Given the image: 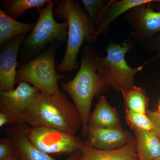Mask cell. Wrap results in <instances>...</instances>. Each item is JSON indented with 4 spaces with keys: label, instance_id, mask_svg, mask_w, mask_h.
<instances>
[{
    "label": "cell",
    "instance_id": "d6986e66",
    "mask_svg": "<svg viewBox=\"0 0 160 160\" xmlns=\"http://www.w3.org/2000/svg\"><path fill=\"white\" fill-rule=\"evenodd\" d=\"M50 0H3L1 3L3 11L15 19L24 15L26 11L31 8L41 9Z\"/></svg>",
    "mask_w": 160,
    "mask_h": 160
},
{
    "label": "cell",
    "instance_id": "7c38bea8",
    "mask_svg": "<svg viewBox=\"0 0 160 160\" xmlns=\"http://www.w3.org/2000/svg\"><path fill=\"white\" fill-rule=\"evenodd\" d=\"M151 3L136 6L128 11L127 20L140 38H152L155 34L160 32V11H154Z\"/></svg>",
    "mask_w": 160,
    "mask_h": 160
},
{
    "label": "cell",
    "instance_id": "6da1fadb",
    "mask_svg": "<svg viewBox=\"0 0 160 160\" xmlns=\"http://www.w3.org/2000/svg\"><path fill=\"white\" fill-rule=\"evenodd\" d=\"M21 124L54 128L74 135L82 127L77 108L60 90L53 94L40 92L23 114Z\"/></svg>",
    "mask_w": 160,
    "mask_h": 160
},
{
    "label": "cell",
    "instance_id": "603a6c76",
    "mask_svg": "<svg viewBox=\"0 0 160 160\" xmlns=\"http://www.w3.org/2000/svg\"><path fill=\"white\" fill-rule=\"evenodd\" d=\"M146 115L151 120L153 126L152 131L155 132L160 141V113L158 112L147 110Z\"/></svg>",
    "mask_w": 160,
    "mask_h": 160
},
{
    "label": "cell",
    "instance_id": "52a82bcc",
    "mask_svg": "<svg viewBox=\"0 0 160 160\" xmlns=\"http://www.w3.org/2000/svg\"><path fill=\"white\" fill-rule=\"evenodd\" d=\"M26 132L33 146L49 155H70L81 150L83 142L74 135L45 126L26 124Z\"/></svg>",
    "mask_w": 160,
    "mask_h": 160
},
{
    "label": "cell",
    "instance_id": "30bf717a",
    "mask_svg": "<svg viewBox=\"0 0 160 160\" xmlns=\"http://www.w3.org/2000/svg\"><path fill=\"white\" fill-rule=\"evenodd\" d=\"M26 34L18 36L2 47L0 53V91L14 89L18 66V52Z\"/></svg>",
    "mask_w": 160,
    "mask_h": 160
},
{
    "label": "cell",
    "instance_id": "5bb4252c",
    "mask_svg": "<svg viewBox=\"0 0 160 160\" xmlns=\"http://www.w3.org/2000/svg\"><path fill=\"white\" fill-rule=\"evenodd\" d=\"M88 126L99 128H122L117 111L103 96L100 97L94 110L90 113Z\"/></svg>",
    "mask_w": 160,
    "mask_h": 160
},
{
    "label": "cell",
    "instance_id": "4316f807",
    "mask_svg": "<svg viewBox=\"0 0 160 160\" xmlns=\"http://www.w3.org/2000/svg\"><path fill=\"white\" fill-rule=\"evenodd\" d=\"M158 112H159L160 113V102L159 103V105L158 106Z\"/></svg>",
    "mask_w": 160,
    "mask_h": 160
},
{
    "label": "cell",
    "instance_id": "7a4b0ae2",
    "mask_svg": "<svg viewBox=\"0 0 160 160\" xmlns=\"http://www.w3.org/2000/svg\"><path fill=\"white\" fill-rule=\"evenodd\" d=\"M91 52L86 51L81 59V66L73 79L61 85L67 92L77 108L82 123V134L87 136L88 122L92 100L109 86L98 72L97 58Z\"/></svg>",
    "mask_w": 160,
    "mask_h": 160
},
{
    "label": "cell",
    "instance_id": "484cf974",
    "mask_svg": "<svg viewBox=\"0 0 160 160\" xmlns=\"http://www.w3.org/2000/svg\"><path fill=\"white\" fill-rule=\"evenodd\" d=\"M4 160H19L18 158L16 156H14L12 157L9 158L7 159Z\"/></svg>",
    "mask_w": 160,
    "mask_h": 160
},
{
    "label": "cell",
    "instance_id": "d4e9b609",
    "mask_svg": "<svg viewBox=\"0 0 160 160\" xmlns=\"http://www.w3.org/2000/svg\"><path fill=\"white\" fill-rule=\"evenodd\" d=\"M9 118L5 113L0 112V127L2 128L6 124H10Z\"/></svg>",
    "mask_w": 160,
    "mask_h": 160
},
{
    "label": "cell",
    "instance_id": "7402d4cb",
    "mask_svg": "<svg viewBox=\"0 0 160 160\" xmlns=\"http://www.w3.org/2000/svg\"><path fill=\"white\" fill-rule=\"evenodd\" d=\"M15 156L14 146L9 137L0 140V160H4Z\"/></svg>",
    "mask_w": 160,
    "mask_h": 160
},
{
    "label": "cell",
    "instance_id": "ffe728a7",
    "mask_svg": "<svg viewBox=\"0 0 160 160\" xmlns=\"http://www.w3.org/2000/svg\"><path fill=\"white\" fill-rule=\"evenodd\" d=\"M112 1L105 4L102 0H82L84 9L96 27L100 22L109 8Z\"/></svg>",
    "mask_w": 160,
    "mask_h": 160
},
{
    "label": "cell",
    "instance_id": "cb8c5ba5",
    "mask_svg": "<svg viewBox=\"0 0 160 160\" xmlns=\"http://www.w3.org/2000/svg\"><path fill=\"white\" fill-rule=\"evenodd\" d=\"M151 47L156 52L154 59L160 58V34L155 36L150 40Z\"/></svg>",
    "mask_w": 160,
    "mask_h": 160
},
{
    "label": "cell",
    "instance_id": "3957f363",
    "mask_svg": "<svg viewBox=\"0 0 160 160\" xmlns=\"http://www.w3.org/2000/svg\"><path fill=\"white\" fill-rule=\"evenodd\" d=\"M53 14L68 21L69 24L66 51L57 69L61 72H70L78 69L77 58L80 48L85 39L91 42L96 26L87 13L71 0L58 1Z\"/></svg>",
    "mask_w": 160,
    "mask_h": 160
},
{
    "label": "cell",
    "instance_id": "9c48e42d",
    "mask_svg": "<svg viewBox=\"0 0 160 160\" xmlns=\"http://www.w3.org/2000/svg\"><path fill=\"white\" fill-rule=\"evenodd\" d=\"M7 137L11 139L14 146L15 154L19 160H58L45 153L33 146L26 134V124L11 125L7 128ZM81 151L69 155L64 160H78Z\"/></svg>",
    "mask_w": 160,
    "mask_h": 160
},
{
    "label": "cell",
    "instance_id": "4fadbf2b",
    "mask_svg": "<svg viewBox=\"0 0 160 160\" xmlns=\"http://www.w3.org/2000/svg\"><path fill=\"white\" fill-rule=\"evenodd\" d=\"M78 160H135L138 157L135 140L121 149L103 150L95 149L87 141L83 142Z\"/></svg>",
    "mask_w": 160,
    "mask_h": 160
},
{
    "label": "cell",
    "instance_id": "277c9868",
    "mask_svg": "<svg viewBox=\"0 0 160 160\" xmlns=\"http://www.w3.org/2000/svg\"><path fill=\"white\" fill-rule=\"evenodd\" d=\"M55 46H50L46 51L21 66L17 71L16 84L28 83L41 93L53 94L60 90L58 82L64 78L56 70Z\"/></svg>",
    "mask_w": 160,
    "mask_h": 160
},
{
    "label": "cell",
    "instance_id": "44dd1931",
    "mask_svg": "<svg viewBox=\"0 0 160 160\" xmlns=\"http://www.w3.org/2000/svg\"><path fill=\"white\" fill-rule=\"evenodd\" d=\"M126 122L134 131L153 130V125L146 114L138 113L126 109Z\"/></svg>",
    "mask_w": 160,
    "mask_h": 160
},
{
    "label": "cell",
    "instance_id": "e0dca14e",
    "mask_svg": "<svg viewBox=\"0 0 160 160\" xmlns=\"http://www.w3.org/2000/svg\"><path fill=\"white\" fill-rule=\"evenodd\" d=\"M34 26V23L18 22L0 9V47L18 36L31 32Z\"/></svg>",
    "mask_w": 160,
    "mask_h": 160
},
{
    "label": "cell",
    "instance_id": "5b68a950",
    "mask_svg": "<svg viewBox=\"0 0 160 160\" xmlns=\"http://www.w3.org/2000/svg\"><path fill=\"white\" fill-rule=\"evenodd\" d=\"M130 45L112 43L106 48V57H97L98 72L109 86L121 92L134 85V78L144 66L132 69L127 64L125 55Z\"/></svg>",
    "mask_w": 160,
    "mask_h": 160
},
{
    "label": "cell",
    "instance_id": "ac0fdd59",
    "mask_svg": "<svg viewBox=\"0 0 160 160\" xmlns=\"http://www.w3.org/2000/svg\"><path fill=\"white\" fill-rule=\"evenodd\" d=\"M126 109L146 114L149 98L145 89L133 85L122 92Z\"/></svg>",
    "mask_w": 160,
    "mask_h": 160
},
{
    "label": "cell",
    "instance_id": "2e32d148",
    "mask_svg": "<svg viewBox=\"0 0 160 160\" xmlns=\"http://www.w3.org/2000/svg\"><path fill=\"white\" fill-rule=\"evenodd\" d=\"M136 148L140 160H154L160 156V141L153 131L135 130Z\"/></svg>",
    "mask_w": 160,
    "mask_h": 160
},
{
    "label": "cell",
    "instance_id": "ba28073f",
    "mask_svg": "<svg viewBox=\"0 0 160 160\" xmlns=\"http://www.w3.org/2000/svg\"><path fill=\"white\" fill-rule=\"evenodd\" d=\"M39 93L34 86L23 82L13 90L0 91V112L8 117L10 125L21 124L23 114Z\"/></svg>",
    "mask_w": 160,
    "mask_h": 160
},
{
    "label": "cell",
    "instance_id": "8fae6325",
    "mask_svg": "<svg viewBox=\"0 0 160 160\" xmlns=\"http://www.w3.org/2000/svg\"><path fill=\"white\" fill-rule=\"evenodd\" d=\"M87 142L92 147L103 150L121 149L135 140V138L122 128H99L88 126Z\"/></svg>",
    "mask_w": 160,
    "mask_h": 160
},
{
    "label": "cell",
    "instance_id": "8992f818",
    "mask_svg": "<svg viewBox=\"0 0 160 160\" xmlns=\"http://www.w3.org/2000/svg\"><path fill=\"white\" fill-rule=\"evenodd\" d=\"M57 2L50 0L45 8L38 9L39 18L37 22L23 44L27 50L38 51L49 43L64 42L67 38L68 21L58 23L53 18V8Z\"/></svg>",
    "mask_w": 160,
    "mask_h": 160
},
{
    "label": "cell",
    "instance_id": "9a60e30c",
    "mask_svg": "<svg viewBox=\"0 0 160 160\" xmlns=\"http://www.w3.org/2000/svg\"><path fill=\"white\" fill-rule=\"evenodd\" d=\"M153 0H122L112 1L109 8L106 11L100 22L96 27L91 42H94L102 33L106 32L109 25L121 15L128 12L132 8L142 5L152 3Z\"/></svg>",
    "mask_w": 160,
    "mask_h": 160
},
{
    "label": "cell",
    "instance_id": "83f0119b",
    "mask_svg": "<svg viewBox=\"0 0 160 160\" xmlns=\"http://www.w3.org/2000/svg\"><path fill=\"white\" fill-rule=\"evenodd\" d=\"M154 160H160V156L158 158H157L155 159Z\"/></svg>",
    "mask_w": 160,
    "mask_h": 160
},
{
    "label": "cell",
    "instance_id": "f1b7e54d",
    "mask_svg": "<svg viewBox=\"0 0 160 160\" xmlns=\"http://www.w3.org/2000/svg\"><path fill=\"white\" fill-rule=\"evenodd\" d=\"M135 160H140V159H139L138 158V157L136 158L135 159Z\"/></svg>",
    "mask_w": 160,
    "mask_h": 160
}]
</instances>
